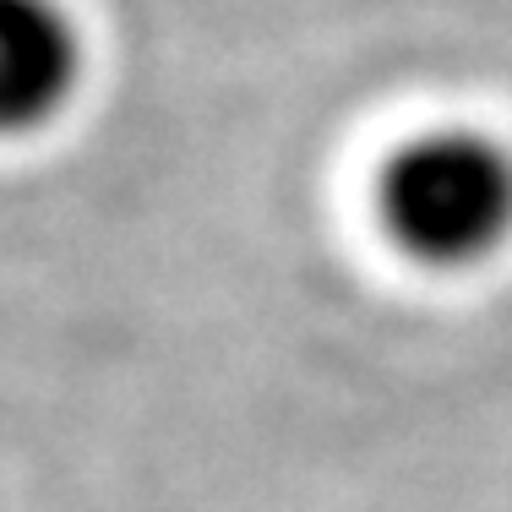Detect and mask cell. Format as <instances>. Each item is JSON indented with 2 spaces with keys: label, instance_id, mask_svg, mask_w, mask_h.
I'll list each match as a JSON object with an SVG mask.
<instances>
[{
  "label": "cell",
  "instance_id": "obj_2",
  "mask_svg": "<svg viewBox=\"0 0 512 512\" xmlns=\"http://www.w3.org/2000/svg\"><path fill=\"white\" fill-rule=\"evenodd\" d=\"M82 82V39L60 0H0V137L50 126Z\"/></svg>",
  "mask_w": 512,
  "mask_h": 512
},
{
  "label": "cell",
  "instance_id": "obj_1",
  "mask_svg": "<svg viewBox=\"0 0 512 512\" xmlns=\"http://www.w3.org/2000/svg\"><path fill=\"white\" fill-rule=\"evenodd\" d=\"M376 213L425 267L485 262L512 235V148L474 126L420 131L382 164Z\"/></svg>",
  "mask_w": 512,
  "mask_h": 512
}]
</instances>
